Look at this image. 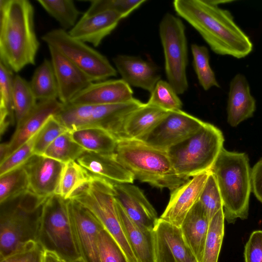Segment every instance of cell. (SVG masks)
<instances>
[{"mask_svg": "<svg viewBox=\"0 0 262 262\" xmlns=\"http://www.w3.org/2000/svg\"><path fill=\"white\" fill-rule=\"evenodd\" d=\"M146 2V0H93L90 2V6L83 15L90 16L111 10L118 12L124 18Z\"/></svg>", "mask_w": 262, "mask_h": 262, "instance_id": "f35d334b", "label": "cell"}, {"mask_svg": "<svg viewBox=\"0 0 262 262\" xmlns=\"http://www.w3.org/2000/svg\"><path fill=\"white\" fill-rule=\"evenodd\" d=\"M45 250L37 242H31L0 262H43Z\"/></svg>", "mask_w": 262, "mask_h": 262, "instance_id": "ee69618b", "label": "cell"}, {"mask_svg": "<svg viewBox=\"0 0 262 262\" xmlns=\"http://www.w3.org/2000/svg\"><path fill=\"white\" fill-rule=\"evenodd\" d=\"M169 112L147 103H144L128 116L120 139H139L155 127Z\"/></svg>", "mask_w": 262, "mask_h": 262, "instance_id": "4316f807", "label": "cell"}, {"mask_svg": "<svg viewBox=\"0 0 262 262\" xmlns=\"http://www.w3.org/2000/svg\"><path fill=\"white\" fill-rule=\"evenodd\" d=\"M210 171L216 179L221 194L225 220L233 224L238 219H247L252 191L248 155L223 147Z\"/></svg>", "mask_w": 262, "mask_h": 262, "instance_id": "5b68a950", "label": "cell"}, {"mask_svg": "<svg viewBox=\"0 0 262 262\" xmlns=\"http://www.w3.org/2000/svg\"><path fill=\"white\" fill-rule=\"evenodd\" d=\"M204 123L182 110L171 111L150 132L138 140L166 151L194 133Z\"/></svg>", "mask_w": 262, "mask_h": 262, "instance_id": "7c38bea8", "label": "cell"}, {"mask_svg": "<svg viewBox=\"0 0 262 262\" xmlns=\"http://www.w3.org/2000/svg\"><path fill=\"white\" fill-rule=\"evenodd\" d=\"M223 208L210 220L201 262H218L225 231Z\"/></svg>", "mask_w": 262, "mask_h": 262, "instance_id": "d6a6232c", "label": "cell"}, {"mask_svg": "<svg viewBox=\"0 0 262 262\" xmlns=\"http://www.w3.org/2000/svg\"><path fill=\"white\" fill-rule=\"evenodd\" d=\"M41 39L48 46L55 49L76 65L93 82L104 81L117 75V70L104 55L61 28L50 30Z\"/></svg>", "mask_w": 262, "mask_h": 262, "instance_id": "8fae6325", "label": "cell"}, {"mask_svg": "<svg viewBox=\"0 0 262 262\" xmlns=\"http://www.w3.org/2000/svg\"><path fill=\"white\" fill-rule=\"evenodd\" d=\"M154 232L155 262H187L194 256L180 227L159 217Z\"/></svg>", "mask_w": 262, "mask_h": 262, "instance_id": "9a60e30c", "label": "cell"}, {"mask_svg": "<svg viewBox=\"0 0 262 262\" xmlns=\"http://www.w3.org/2000/svg\"><path fill=\"white\" fill-rule=\"evenodd\" d=\"M98 248L100 262H129L119 244L104 228L98 235Z\"/></svg>", "mask_w": 262, "mask_h": 262, "instance_id": "60d3db41", "label": "cell"}, {"mask_svg": "<svg viewBox=\"0 0 262 262\" xmlns=\"http://www.w3.org/2000/svg\"><path fill=\"white\" fill-rule=\"evenodd\" d=\"M7 151V142L2 143L0 145V162L6 158Z\"/></svg>", "mask_w": 262, "mask_h": 262, "instance_id": "c3c4849f", "label": "cell"}, {"mask_svg": "<svg viewBox=\"0 0 262 262\" xmlns=\"http://www.w3.org/2000/svg\"><path fill=\"white\" fill-rule=\"evenodd\" d=\"M48 48L57 83L59 101L64 105L68 104L76 95L94 82L57 50L51 46Z\"/></svg>", "mask_w": 262, "mask_h": 262, "instance_id": "2e32d148", "label": "cell"}, {"mask_svg": "<svg viewBox=\"0 0 262 262\" xmlns=\"http://www.w3.org/2000/svg\"><path fill=\"white\" fill-rule=\"evenodd\" d=\"M67 205L81 258L84 262H100L98 238L103 226L89 210L75 200H67Z\"/></svg>", "mask_w": 262, "mask_h": 262, "instance_id": "4fadbf2b", "label": "cell"}, {"mask_svg": "<svg viewBox=\"0 0 262 262\" xmlns=\"http://www.w3.org/2000/svg\"><path fill=\"white\" fill-rule=\"evenodd\" d=\"M143 104L135 98L117 104H68L55 117L69 132L95 126L107 131L119 140L128 116Z\"/></svg>", "mask_w": 262, "mask_h": 262, "instance_id": "9c48e42d", "label": "cell"}, {"mask_svg": "<svg viewBox=\"0 0 262 262\" xmlns=\"http://www.w3.org/2000/svg\"><path fill=\"white\" fill-rule=\"evenodd\" d=\"M70 132L73 139L85 151L97 153L115 152L118 140L101 128L88 126Z\"/></svg>", "mask_w": 262, "mask_h": 262, "instance_id": "83f0119b", "label": "cell"}, {"mask_svg": "<svg viewBox=\"0 0 262 262\" xmlns=\"http://www.w3.org/2000/svg\"><path fill=\"white\" fill-rule=\"evenodd\" d=\"M227 110V122L232 127L252 117L256 110V101L248 81L241 74L235 75L230 81Z\"/></svg>", "mask_w": 262, "mask_h": 262, "instance_id": "cb8c5ba5", "label": "cell"}, {"mask_svg": "<svg viewBox=\"0 0 262 262\" xmlns=\"http://www.w3.org/2000/svg\"><path fill=\"white\" fill-rule=\"evenodd\" d=\"M133 91L121 79H111L93 82L76 95L69 104H112L132 100Z\"/></svg>", "mask_w": 262, "mask_h": 262, "instance_id": "d6986e66", "label": "cell"}, {"mask_svg": "<svg viewBox=\"0 0 262 262\" xmlns=\"http://www.w3.org/2000/svg\"><path fill=\"white\" fill-rule=\"evenodd\" d=\"M159 34L168 82L178 95L183 94L188 88L186 75L188 49L185 26L180 18L167 13L159 24Z\"/></svg>", "mask_w": 262, "mask_h": 262, "instance_id": "30bf717a", "label": "cell"}, {"mask_svg": "<svg viewBox=\"0 0 262 262\" xmlns=\"http://www.w3.org/2000/svg\"><path fill=\"white\" fill-rule=\"evenodd\" d=\"M28 0L0 1V62L14 72L35 64L39 48Z\"/></svg>", "mask_w": 262, "mask_h": 262, "instance_id": "7a4b0ae2", "label": "cell"}, {"mask_svg": "<svg viewBox=\"0 0 262 262\" xmlns=\"http://www.w3.org/2000/svg\"><path fill=\"white\" fill-rule=\"evenodd\" d=\"M147 103L171 112L181 110L182 102L168 82L160 80L150 93Z\"/></svg>", "mask_w": 262, "mask_h": 262, "instance_id": "74e56055", "label": "cell"}, {"mask_svg": "<svg viewBox=\"0 0 262 262\" xmlns=\"http://www.w3.org/2000/svg\"><path fill=\"white\" fill-rule=\"evenodd\" d=\"M68 131L55 116H51L37 134L33 147L34 155H42L57 137Z\"/></svg>", "mask_w": 262, "mask_h": 262, "instance_id": "ab89813d", "label": "cell"}, {"mask_svg": "<svg viewBox=\"0 0 262 262\" xmlns=\"http://www.w3.org/2000/svg\"><path fill=\"white\" fill-rule=\"evenodd\" d=\"M70 199L78 202L94 215L119 244L129 262H139L121 225L113 184L91 176L89 181Z\"/></svg>", "mask_w": 262, "mask_h": 262, "instance_id": "52a82bcc", "label": "cell"}, {"mask_svg": "<svg viewBox=\"0 0 262 262\" xmlns=\"http://www.w3.org/2000/svg\"><path fill=\"white\" fill-rule=\"evenodd\" d=\"M187 262H198L197 259L195 258L194 256H193L191 258H190Z\"/></svg>", "mask_w": 262, "mask_h": 262, "instance_id": "f907efd6", "label": "cell"}, {"mask_svg": "<svg viewBox=\"0 0 262 262\" xmlns=\"http://www.w3.org/2000/svg\"><path fill=\"white\" fill-rule=\"evenodd\" d=\"M193 68L200 84L205 91L212 87L220 88L209 64V54L204 46L193 43L191 47Z\"/></svg>", "mask_w": 262, "mask_h": 262, "instance_id": "d590c367", "label": "cell"}, {"mask_svg": "<svg viewBox=\"0 0 262 262\" xmlns=\"http://www.w3.org/2000/svg\"><path fill=\"white\" fill-rule=\"evenodd\" d=\"M37 242L45 251L72 261L81 258L72 226L66 200L57 194L44 204Z\"/></svg>", "mask_w": 262, "mask_h": 262, "instance_id": "ba28073f", "label": "cell"}, {"mask_svg": "<svg viewBox=\"0 0 262 262\" xmlns=\"http://www.w3.org/2000/svg\"><path fill=\"white\" fill-rule=\"evenodd\" d=\"M56 260H57V262H84L82 258H80L79 259H76L74 260L67 261V260H65L60 258L57 255H56Z\"/></svg>", "mask_w": 262, "mask_h": 262, "instance_id": "681fc988", "label": "cell"}, {"mask_svg": "<svg viewBox=\"0 0 262 262\" xmlns=\"http://www.w3.org/2000/svg\"><path fill=\"white\" fill-rule=\"evenodd\" d=\"M76 161L90 176L98 177L114 185L132 183L133 174L116 159L115 154L85 151Z\"/></svg>", "mask_w": 262, "mask_h": 262, "instance_id": "44dd1931", "label": "cell"}, {"mask_svg": "<svg viewBox=\"0 0 262 262\" xmlns=\"http://www.w3.org/2000/svg\"><path fill=\"white\" fill-rule=\"evenodd\" d=\"M116 202L123 230L139 262H155L154 230L139 226L129 219L117 200Z\"/></svg>", "mask_w": 262, "mask_h": 262, "instance_id": "484cf974", "label": "cell"}, {"mask_svg": "<svg viewBox=\"0 0 262 262\" xmlns=\"http://www.w3.org/2000/svg\"><path fill=\"white\" fill-rule=\"evenodd\" d=\"M37 100L30 83L19 75L13 80V105L16 125L33 111Z\"/></svg>", "mask_w": 262, "mask_h": 262, "instance_id": "1f68e13d", "label": "cell"}, {"mask_svg": "<svg viewBox=\"0 0 262 262\" xmlns=\"http://www.w3.org/2000/svg\"><path fill=\"white\" fill-rule=\"evenodd\" d=\"M37 134L0 162V176L23 166L34 155L33 147Z\"/></svg>", "mask_w": 262, "mask_h": 262, "instance_id": "7bdbcfd3", "label": "cell"}, {"mask_svg": "<svg viewBox=\"0 0 262 262\" xmlns=\"http://www.w3.org/2000/svg\"><path fill=\"white\" fill-rule=\"evenodd\" d=\"M64 106L57 99L39 101L33 111L16 125L15 131L7 142L5 159L37 134L47 120L58 115Z\"/></svg>", "mask_w": 262, "mask_h": 262, "instance_id": "ffe728a7", "label": "cell"}, {"mask_svg": "<svg viewBox=\"0 0 262 262\" xmlns=\"http://www.w3.org/2000/svg\"><path fill=\"white\" fill-rule=\"evenodd\" d=\"M43 262H57L56 254L48 251H45Z\"/></svg>", "mask_w": 262, "mask_h": 262, "instance_id": "7dc6e473", "label": "cell"}, {"mask_svg": "<svg viewBox=\"0 0 262 262\" xmlns=\"http://www.w3.org/2000/svg\"><path fill=\"white\" fill-rule=\"evenodd\" d=\"M85 151L73 139L70 132L68 131L57 137L42 155L66 163L76 161Z\"/></svg>", "mask_w": 262, "mask_h": 262, "instance_id": "e575fe53", "label": "cell"}, {"mask_svg": "<svg viewBox=\"0 0 262 262\" xmlns=\"http://www.w3.org/2000/svg\"><path fill=\"white\" fill-rule=\"evenodd\" d=\"M230 1L175 0L176 13L201 35L215 53L242 58L253 50L249 36L235 23L231 12L219 7Z\"/></svg>", "mask_w": 262, "mask_h": 262, "instance_id": "6da1fadb", "label": "cell"}, {"mask_svg": "<svg viewBox=\"0 0 262 262\" xmlns=\"http://www.w3.org/2000/svg\"><path fill=\"white\" fill-rule=\"evenodd\" d=\"M37 100L58 99L57 83L51 61L45 59L36 69L29 82Z\"/></svg>", "mask_w": 262, "mask_h": 262, "instance_id": "f546056e", "label": "cell"}, {"mask_svg": "<svg viewBox=\"0 0 262 262\" xmlns=\"http://www.w3.org/2000/svg\"><path fill=\"white\" fill-rule=\"evenodd\" d=\"M199 201L205 208L210 220L223 208V200L216 179L210 171Z\"/></svg>", "mask_w": 262, "mask_h": 262, "instance_id": "b9f144b4", "label": "cell"}, {"mask_svg": "<svg viewBox=\"0 0 262 262\" xmlns=\"http://www.w3.org/2000/svg\"><path fill=\"white\" fill-rule=\"evenodd\" d=\"M224 142L222 131L205 122L196 132L166 151L178 174L189 180L210 171L224 147Z\"/></svg>", "mask_w": 262, "mask_h": 262, "instance_id": "8992f818", "label": "cell"}, {"mask_svg": "<svg viewBox=\"0 0 262 262\" xmlns=\"http://www.w3.org/2000/svg\"><path fill=\"white\" fill-rule=\"evenodd\" d=\"M13 71L0 62V134L3 136L15 121L13 105Z\"/></svg>", "mask_w": 262, "mask_h": 262, "instance_id": "f1b7e54d", "label": "cell"}, {"mask_svg": "<svg viewBox=\"0 0 262 262\" xmlns=\"http://www.w3.org/2000/svg\"><path fill=\"white\" fill-rule=\"evenodd\" d=\"M47 199L27 191L0 203V259L37 242Z\"/></svg>", "mask_w": 262, "mask_h": 262, "instance_id": "3957f363", "label": "cell"}, {"mask_svg": "<svg viewBox=\"0 0 262 262\" xmlns=\"http://www.w3.org/2000/svg\"><path fill=\"white\" fill-rule=\"evenodd\" d=\"M113 60L122 79L130 86L150 93L160 80L159 70L152 62L127 55H118Z\"/></svg>", "mask_w": 262, "mask_h": 262, "instance_id": "7402d4cb", "label": "cell"}, {"mask_svg": "<svg viewBox=\"0 0 262 262\" xmlns=\"http://www.w3.org/2000/svg\"><path fill=\"white\" fill-rule=\"evenodd\" d=\"M29 181L24 165L0 176V203L28 191Z\"/></svg>", "mask_w": 262, "mask_h": 262, "instance_id": "8d00e7d4", "label": "cell"}, {"mask_svg": "<svg viewBox=\"0 0 262 262\" xmlns=\"http://www.w3.org/2000/svg\"><path fill=\"white\" fill-rule=\"evenodd\" d=\"M113 187L116 200L129 219L141 228L154 230L159 217L143 191L132 183Z\"/></svg>", "mask_w": 262, "mask_h": 262, "instance_id": "e0dca14e", "label": "cell"}, {"mask_svg": "<svg viewBox=\"0 0 262 262\" xmlns=\"http://www.w3.org/2000/svg\"><path fill=\"white\" fill-rule=\"evenodd\" d=\"M114 154L135 180L152 187L171 191L189 180L178 174L167 151L154 147L140 140H118Z\"/></svg>", "mask_w": 262, "mask_h": 262, "instance_id": "277c9868", "label": "cell"}, {"mask_svg": "<svg viewBox=\"0 0 262 262\" xmlns=\"http://www.w3.org/2000/svg\"><path fill=\"white\" fill-rule=\"evenodd\" d=\"M245 262H262V230L254 231L244 248Z\"/></svg>", "mask_w": 262, "mask_h": 262, "instance_id": "f6af8a7d", "label": "cell"}, {"mask_svg": "<svg viewBox=\"0 0 262 262\" xmlns=\"http://www.w3.org/2000/svg\"><path fill=\"white\" fill-rule=\"evenodd\" d=\"M91 176L76 161L64 163L56 194L67 200L88 182Z\"/></svg>", "mask_w": 262, "mask_h": 262, "instance_id": "4dcf8cb0", "label": "cell"}, {"mask_svg": "<svg viewBox=\"0 0 262 262\" xmlns=\"http://www.w3.org/2000/svg\"><path fill=\"white\" fill-rule=\"evenodd\" d=\"M251 184L253 193L262 203V159L251 168Z\"/></svg>", "mask_w": 262, "mask_h": 262, "instance_id": "bcb514c9", "label": "cell"}, {"mask_svg": "<svg viewBox=\"0 0 262 262\" xmlns=\"http://www.w3.org/2000/svg\"><path fill=\"white\" fill-rule=\"evenodd\" d=\"M23 165L28 175V191L42 198L56 194L64 163L33 155Z\"/></svg>", "mask_w": 262, "mask_h": 262, "instance_id": "5bb4252c", "label": "cell"}, {"mask_svg": "<svg viewBox=\"0 0 262 262\" xmlns=\"http://www.w3.org/2000/svg\"><path fill=\"white\" fill-rule=\"evenodd\" d=\"M45 10L58 22L61 29H72L81 12L72 0H37Z\"/></svg>", "mask_w": 262, "mask_h": 262, "instance_id": "836d02e7", "label": "cell"}, {"mask_svg": "<svg viewBox=\"0 0 262 262\" xmlns=\"http://www.w3.org/2000/svg\"><path fill=\"white\" fill-rule=\"evenodd\" d=\"M122 19L121 14L111 10L90 16L83 15L68 33L74 38L96 47L111 33Z\"/></svg>", "mask_w": 262, "mask_h": 262, "instance_id": "603a6c76", "label": "cell"}, {"mask_svg": "<svg viewBox=\"0 0 262 262\" xmlns=\"http://www.w3.org/2000/svg\"><path fill=\"white\" fill-rule=\"evenodd\" d=\"M210 221L199 201L188 212L180 227L185 242L198 262L202 258Z\"/></svg>", "mask_w": 262, "mask_h": 262, "instance_id": "d4e9b609", "label": "cell"}, {"mask_svg": "<svg viewBox=\"0 0 262 262\" xmlns=\"http://www.w3.org/2000/svg\"><path fill=\"white\" fill-rule=\"evenodd\" d=\"M209 172L196 175L171 191L168 204L160 217L180 227L188 212L199 201Z\"/></svg>", "mask_w": 262, "mask_h": 262, "instance_id": "ac0fdd59", "label": "cell"}]
</instances>
